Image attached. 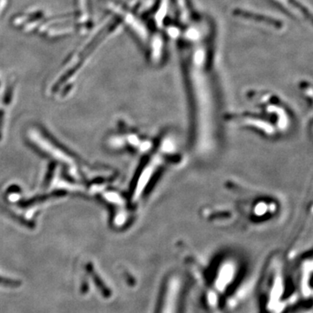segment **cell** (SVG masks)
Returning <instances> with one entry per match:
<instances>
[{
  "mask_svg": "<svg viewBox=\"0 0 313 313\" xmlns=\"http://www.w3.org/2000/svg\"><path fill=\"white\" fill-rule=\"evenodd\" d=\"M177 152V137L173 132H166L158 140V145L154 147L152 154L148 157L145 164L138 170L137 176L135 177L131 191L132 204L140 202L159 172H161Z\"/></svg>",
  "mask_w": 313,
  "mask_h": 313,
  "instance_id": "cell-1",
  "label": "cell"
},
{
  "mask_svg": "<svg viewBox=\"0 0 313 313\" xmlns=\"http://www.w3.org/2000/svg\"><path fill=\"white\" fill-rule=\"evenodd\" d=\"M182 282L179 277H168L159 298L156 313H181L183 307Z\"/></svg>",
  "mask_w": 313,
  "mask_h": 313,
  "instance_id": "cell-2",
  "label": "cell"
},
{
  "mask_svg": "<svg viewBox=\"0 0 313 313\" xmlns=\"http://www.w3.org/2000/svg\"><path fill=\"white\" fill-rule=\"evenodd\" d=\"M275 1L279 2L281 5H286V6H288V9L292 10L293 12H300V13H302L303 18H310V16H311L310 13L305 12L304 8L300 5L298 6V4L292 3V0H275Z\"/></svg>",
  "mask_w": 313,
  "mask_h": 313,
  "instance_id": "cell-3",
  "label": "cell"
}]
</instances>
